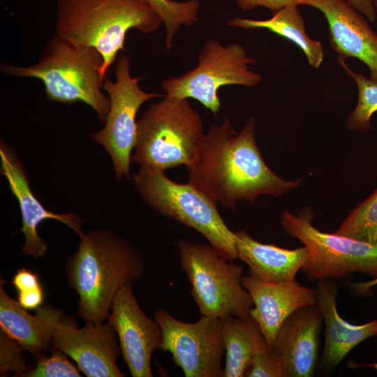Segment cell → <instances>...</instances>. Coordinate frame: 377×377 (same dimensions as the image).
<instances>
[{
	"label": "cell",
	"mask_w": 377,
	"mask_h": 377,
	"mask_svg": "<svg viewBox=\"0 0 377 377\" xmlns=\"http://www.w3.org/2000/svg\"><path fill=\"white\" fill-rule=\"evenodd\" d=\"M180 264L201 316L246 317L253 306L242 283L244 267L223 258L209 244L177 242Z\"/></svg>",
	"instance_id": "cell-7"
},
{
	"label": "cell",
	"mask_w": 377,
	"mask_h": 377,
	"mask_svg": "<svg viewBox=\"0 0 377 377\" xmlns=\"http://www.w3.org/2000/svg\"><path fill=\"white\" fill-rule=\"evenodd\" d=\"M372 2H373V5H374L375 13H376V20H377V0H372Z\"/></svg>",
	"instance_id": "cell-34"
},
{
	"label": "cell",
	"mask_w": 377,
	"mask_h": 377,
	"mask_svg": "<svg viewBox=\"0 0 377 377\" xmlns=\"http://www.w3.org/2000/svg\"><path fill=\"white\" fill-rule=\"evenodd\" d=\"M203 133L200 115L188 101L165 95L137 120L131 161L163 171L187 167Z\"/></svg>",
	"instance_id": "cell-5"
},
{
	"label": "cell",
	"mask_w": 377,
	"mask_h": 377,
	"mask_svg": "<svg viewBox=\"0 0 377 377\" xmlns=\"http://www.w3.org/2000/svg\"><path fill=\"white\" fill-rule=\"evenodd\" d=\"M1 173L6 177L11 193L17 198L22 216L20 232L24 236L21 254L34 258L44 257L47 244L39 236L38 225L46 219H55L68 226L79 237L87 220L73 212L59 214L46 209L30 187L25 168L15 151L1 138L0 142Z\"/></svg>",
	"instance_id": "cell-14"
},
{
	"label": "cell",
	"mask_w": 377,
	"mask_h": 377,
	"mask_svg": "<svg viewBox=\"0 0 377 377\" xmlns=\"http://www.w3.org/2000/svg\"><path fill=\"white\" fill-rule=\"evenodd\" d=\"M349 368L356 369L361 367H372L377 370V362L373 363H357L353 361H350L348 364Z\"/></svg>",
	"instance_id": "cell-33"
},
{
	"label": "cell",
	"mask_w": 377,
	"mask_h": 377,
	"mask_svg": "<svg viewBox=\"0 0 377 377\" xmlns=\"http://www.w3.org/2000/svg\"><path fill=\"white\" fill-rule=\"evenodd\" d=\"M356 10L361 13L370 22L376 20L372 0H347Z\"/></svg>",
	"instance_id": "cell-31"
},
{
	"label": "cell",
	"mask_w": 377,
	"mask_h": 377,
	"mask_svg": "<svg viewBox=\"0 0 377 377\" xmlns=\"http://www.w3.org/2000/svg\"><path fill=\"white\" fill-rule=\"evenodd\" d=\"M242 283L253 302L249 315L258 324L269 348L289 316L301 307L316 304V289L296 281H263L249 274L242 276Z\"/></svg>",
	"instance_id": "cell-16"
},
{
	"label": "cell",
	"mask_w": 377,
	"mask_h": 377,
	"mask_svg": "<svg viewBox=\"0 0 377 377\" xmlns=\"http://www.w3.org/2000/svg\"><path fill=\"white\" fill-rule=\"evenodd\" d=\"M246 376L288 377V374L280 357L272 348H267L255 356Z\"/></svg>",
	"instance_id": "cell-29"
},
{
	"label": "cell",
	"mask_w": 377,
	"mask_h": 377,
	"mask_svg": "<svg viewBox=\"0 0 377 377\" xmlns=\"http://www.w3.org/2000/svg\"><path fill=\"white\" fill-rule=\"evenodd\" d=\"M65 353L52 348L50 355L45 353L35 357L34 367L23 377H80L77 366Z\"/></svg>",
	"instance_id": "cell-26"
},
{
	"label": "cell",
	"mask_w": 377,
	"mask_h": 377,
	"mask_svg": "<svg viewBox=\"0 0 377 377\" xmlns=\"http://www.w3.org/2000/svg\"><path fill=\"white\" fill-rule=\"evenodd\" d=\"M316 304L325 324V346L319 367L331 373L357 345L368 338L377 337V319L355 325L345 320L337 308V286L330 279L318 280Z\"/></svg>",
	"instance_id": "cell-18"
},
{
	"label": "cell",
	"mask_w": 377,
	"mask_h": 377,
	"mask_svg": "<svg viewBox=\"0 0 377 377\" xmlns=\"http://www.w3.org/2000/svg\"><path fill=\"white\" fill-rule=\"evenodd\" d=\"M53 326L51 348L68 355L88 377H124L117 366L121 355L117 333L107 323L87 322L78 328L76 319L50 305L40 306Z\"/></svg>",
	"instance_id": "cell-12"
},
{
	"label": "cell",
	"mask_w": 377,
	"mask_h": 377,
	"mask_svg": "<svg viewBox=\"0 0 377 377\" xmlns=\"http://www.w3.org/2000/svg\"><path fill=\"white\" fill-rule=\"evenodd\" d=\"M154 318L163 332L161 349L172 355L186 377H223L221 319L201 316L196 322L186 323L163 308L155 311Z\"/></svg>",
	"instance_id": "cell-11"
},
{
	"label": "cell",
	"mask_w": 377,
	"mask_h": 377,
	"mask_svg": "<svg viewBox=\"0 0 377 377\" xmlns=\"http://www.w3.org/2000/svg\"><path fill=\"white\" fill-rule=\"evenodd\" d=\"M235 232L238 258L249 266V274L268 282L295 281L308 255L306 246L283 249L259 242L245 230Z\"/></svg>",
	"instance_id": "cell-19"
},
{
	"label": "cell",
	"mask_w": 377,
	"mask_h": 377,
	"mask_svg": "<svg viewBox=\"0 0 377 377\" xmlns=\"http://www.w3.org/2000/svg\"><path fill=\"white\" fill-rule=\"evenodd\" d=\"M115 81L105 79L102 88L108 93L110 109L104 127L90 138L110 155L115 177L129 179L132 151L136 137V115L140 106L154 98H163L162 93L146 92L139 84L142 76L132 77L130 58L121 54L117 58Z\"/></svg>",
	"instance_id": "cell-10"
},
{
	"label": "cell",
	"mask_w": 377,
	"mask_h": 377,
	"mask_svg": "<svg viewBox=\"0 0 377 377\" xmlns=\"http://www.w3.org/2000/svg\"><path fill=\"white\" fill-rule=\"evenodd\" d=\"M103 63L96 48L75 45L55 34L36 63L29 66L3 64L1 71L8 76L39 79L44 84L48 101L67 104L82 102L105 123L110 100L101 90Z\"/></svg>",
	"instance_id": "cell-4"
},
{
	"label": "cell",
	"mask_w": 377,
	"mask_h": 377,
	"mask_svg": "<svg viewBox=\"0 0 377 377\" xmlns=\"http://www.w3.org/2000/svg\"><path fill=\"white\" fill-rule=\"evenodd\" d=\"M334 232L377 245V188L350 212Z\"/></svg>",
	"instance_id": "cell-24"
},
{
	"label": "cell",
	"mask_w": 377,
	"mask_h": 377,
	"mask_svg": "<svg viewBox=\"0 0 377 377\" xmlns=\"http://www.w3.org/2000/svg\"><path fill=\"white\" fill-rule=\"evenodd\" d=\"M133 179L140 195L156 212L191 228L224 259L238 258L235 232L226 224L217 204L189 182L179 184L164 171L140 167Z\"/></svg>",
	"instance_id": "cell-6"
},
{
	"label": "cell",
	"mask_w": 377,
	"mask_h": 377,
	"mask_svg": "<svg viewBox=\"0 0 377 377\" xmlns=\"http://www.w3.org/2000/svg\"><path fill=\"white\" fill-rule=\"evenodd\" d=\"M56 10L55 34L75 45L96 48L103 57V81L124 50L130 29L149 34L163 24L145 0H57Z\"/></svg>",
	"instance_id": "cell-3"
},
{
	"label": "cell",
	"mask_w": 377,
	"mask_h": 377,
	"mask_svg": "<svg viewBox=\"0 0 377 377\" xmlns=\"http://www.w3.org/2000/svg\"><path fill=\"white\" fill-rule=\"evenodd\" d=\"M0 284V330L16 341L35 357L52 346L53 326L39 307L35 315L29 313L17 300L9 297Z\"/></svg>",
	"instance_id": "cell-20"
},
{
	"label": "cell",
	"mask_w": 377,
	"mask_h": 377,
	"mask_svg": "<svg viewBox=\"0 0 377 377\" xmlns=\"http://www.w3.org/2000/svg\"><path fill=\"white\" fill-rule=\"evenodd\" d=\"M10 282L17 291L16 300L21 306L36 310L43 305L45 294L37 273L22 267L17 269Z\"/></svg>",
	"instance_id": "cell-27"
},
{
	"label": "cell",
	"mask_w": 377,
	"mask_h": 377,
	"mask_svg": "<svg viewBox=\"0 0 377 377\" xmlns=\"http://www.w3.org/2000/svg\"><path fill=\"white\" fill-rule=\"evenodd\" d=\"M298 6L297 4L285 6L275 12L271 18L265 20L234 17L228 22V24L245 29H266L289 40L302 51L309 65L316 69L323 61L324 48L320 41L310 38L306 34L304 20Z\"/></svg>",
	"instance_id": "cell-22"
},
{
	"label": "cell",
	"mask_w": 377,
	"mask_h": 377,
	"mask_svg": "<svg viewBox=\"0 0 377 377\" xmlns=\"http://www.w3.org/2000/svg\"><path fill=\"white\" fill-rule=\"evenodd\" d=\"M237 6L243 10H251L262 6L274 13L291 4L304 5L305 0H235Z\"/></svg>",
	"instance_id": "cell-30"
},
{
	"label": "cell",
	"mask_w": 377,
	"mask_h": 377,
	"mask_svg": "<svg viewBox=\"0 0 377 377\" xmlns=\"http://www.w3.org/2000/svg\"><path fill=\"white\" fill-rule=\"evenodd\" d=\"M338 62L354 80L358 91L357 105L346 121V128L351 131H368L371 128V118L377 111V81L354 71L346 61Z\"/></svg>",
	"instance_id": "cell-23"
},
{
	"label": "cell",
	"mask_w": 377,
	"mask_h": 377,
	"mask_svg": "<svg viewBox=\"0 0 377 377\" xmlns=\"http://www.w3.org/2000/svg\"><path fill=\"white\" fill-rule=\"evenodd\" d=\"M323 322L315 304L296 310L281 325L272 349L283 362L288 377L313 376Z\"/></svg>",
	"instance_id": "cell-17"
},
{
	"label": "cell",
	"mask_w": 377,
	"mask_h": 377,
	"mask_svg": "<svg viewBox=\"0 0 377 377\" xmlns=\"http://www.w3.org/2000/svg\"><path fill=\"white\" fill-rule=\"evenodd\" d=\"M313 219L308 208L297 214L284 210L281 215L284 230L307 249L302 269L309 279H343L356 272L377 277V245L322 232Z\"/></svg>",
	"instance_id": "cell-8"
},
{
	"label": "cell",
	"mask_w": 377,
	"mask_h": 377,
	"mask_svg": "<svg viewBox=\"0 0 377 377\" xmlns=\"http://www.w3.org/2000/svg\"><path fill=\"white\" fill-rule=\"evenodd\" d=\"M108 321L116 331L121 355L131 376L153 377L151 355L161 348L163 332L158 321L141 309L132 284L124 286L116 295Z\"/></svg>",
	"instance_id": "cell-13"
},
{
	"label": "cell",
	"mask_w": 377,
	"mask_h": 377,
	"mask_svg": "<svg viewBox=\"0 0 377 377\" xmlns=\"http://www.w3.org/2000/svg\"><path fill=\"white\" fill-rule=\"evenodd\" d=\"M377 285V277L367 281H361L351 284L352 290L357 294L362 295L367 293L371 288Z\"/></svg>",
	"instance_id": "cell-32"
},
{
	"label": "cell",
	"mask_w": 377,
	"mask_h": 377,
	"mask_svg": "<svg viewBox=\"0 0 377 377\" xmlns=\"http://www.w3.org/2000/svg\"><path fill=\"white\" fill-rule=\"evenodd\" d=\"M255 131L253 117L238 133L228 119L211 126L186 167L188 182L232 211L239 201L253 203L262 195L279 197L298 187L302 179H283L266 164Z\"/></svg>",
	"instance_id": "cell-1"
},
{
	"label": "cell",
	"mask_w": 377,
	"mask_h": 377,
	"mask_svg": "<svg viewBox=\"0 0 377 377\" xmlns=\"http://www.w3.org/2000/svg\"><path fill=\"white\" fill-rule=\"evenodd\" d=\"M156 11L165 28V44L168 50L173 46L175 35L182 25L192 26L199 21L200 3L198 0L183 2L172 0H145Z\"/></svg>",
	"instance_id": "cell-25"
},
{
	"label": "cell",
	"mask_w": 377,
	"mask_h": 377,
	"mask_svg": "<svg viewBox=\"0 0 377 377\" xmlns=\"http://www.w3.org/2000/svg\"><path fill=\"white\" fill-rule=\"evenodd\" d=\"M304 5L319 10L325 16L330 44L338 61L355 58L377 81V33L369 20L347 0H305Z\"/></svg>",
	"instance_id": "cell-15"
},
{
	"label": "cell",
	"mask_w": 377,
	"mask_h": 377,
	"mask_svg": "<svg viewBox=\"0 0 377 377\" xmlns=\"http://www.w3.org/2000/svg\"><path fill=\"white\" fill-rule=\"evenodd\" d=\"M221 320L226 353L223 377L246 376L255 356L269 348L266 339L250 315L228 316Z\"/></svg>",
	"instance_id": "cell-21"
},
{
	"label": "cell",
	"mask_w": 377,
	"mask_h": 377,
	"mask_svg": "<svg viewBox=\"0 0 377 377\" xmlns=\"http://www.w3.org/2000/svg\"><path fill=\"white\" fill-rule=\"evenodd\" d=\"M256 62L239 43L223 45L209 39L198 54L197 66L182 75L163 80L161 87L166 96L195 99L216 114L221 106L219 88L230 84L255 87L260 83L261 75L251 68Z\"/></svg>",
	"instance_id": "cell-9"
},
{
	"label": "cell",
	"mask_w": 377,
	"mask_h": 377,
	"mask_svg": "<svg viewBox=\"0 0 377 377\" xmlns=\"http://www.w3.org/2000/svg\"><path fill=\"white\" fill-rule=\"evenodd\" d=\"M66 263L68 286L78 295L76 314L94 323L108 321L119 290L139 280L145 269L142 252L106 229L83 233Z\"/></svg>",
	"instance_id": "cell-2"
},
{
	"label": "cell",
	"mask_w": 377,
	"mask_h": 377,
	"mask_svg": "<svg viewBox=\"0 0 377 377\" xmlns=\"http://www.w3.org/2000/svg\"><path fill=\"white\" fill-rule=\"evenodd\" d=\"M24 350L14 339L0 330V376L13 372L14 376L23 377L31 369L24 356Z\"/></svg>",
	"instance_id": "cell-28"
}]
</instances>
